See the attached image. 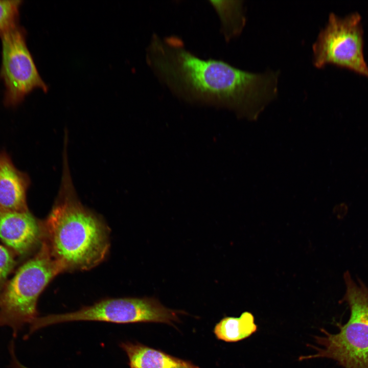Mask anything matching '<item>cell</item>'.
I'll list each match as a JSON object with an SVG mask.
<instances>
[{"mask_svg": "<svg viewBox=\"0 0 368 368\" xmlns=\"http://www.w3.org/2000/svg\"><path fill=\"white\" fill-rule=\"evenodd\" d=\"M146 61L159 82L176 96L231 108L250 118L257 117L278 94V72L251 73L221 60L201 58L175 35L153 34Z\"/></svg>", "mask_w": 368, "mask_h": 368, "instance_id": "1", "label": "cell"}, {"mask_svg": "<svg viewBox=\"0 0 368 368\" xmlns=\"http://www.w3.org/2000/svg\"><path fill=\"white\" fill-rule=\"evenodd\" d=\"M61 182L49 215L41 222V242L62 272L89 270L109 248V230L102 219L83 206L74 188L64 151Z\"/></svg>", "mask_w": 368, "mask_h": 368, "instance_id": "2", "label": "cell"}, {"mask_svg": "<svg viewBox=\"0 0 368 368\" xmlns=\"http://www.w3.org/2000/svg\"><path fill=\"white\" fill-rule=\"evenodd\" d=\"M346 286L341 301L347 303L350 317L344 324L336 323L335 334L321 329V336H315L319 347L316 353L302 356L300 360L327 358L343 368H368V288L360 280L356 283L349 271L343 274Z\"/></svg>", "mask_w": 368, "mask_h": 368, "instance_id": "3", "label": "cell"}, {"mask_svg": "<svg viewBox=\"0 0 368 368\" xmlns=\"http://www.w3.org/2000/svg\"><path fill=\"white\" fill-rule=\"evenodd\" d=\"M62 272L42 242L39 250L17 270L0 292V327H10L16 337L38 317V297L49 282Z\"/></svg>", "mask_w": 368, "mask_h": 368, "instance_id": "4", "label": "cell"}, {"mask_svg": "<svg viewBox=\"0 0 368 368\" xmlns=\"http://www.w3.org/2000/svg\"><path fill=\"white\" fill-rule=\"evenodd\" d=\"M184 312L170 309L152 297H126L102 300L92 305L63 314L38 317L32 324L34 331L49 326L79 321L116 324L159 323L173 325Z\"/></svg>", "mask_w": 368, "mask_h": 368, "instance_id": "5", "label": "cell"}, {"mask_svg": "<svg viewBox=\"0 0 368 368\" xmlns=\"http://www.w3.org/2000/svg\"><path fill=\"white\" fill-rule=\"evenodd\" d=\"M363 47L360 14L354 12L340 17L331 13L313 45V62L317 68L332 64L368 78Z\"/></svg>", "mask_w": 368, "mask_h": 368, "instance_id": "6", "label": "cell"}, {"mask_svg": "<svg viewBox=\"0 0 368 368\" xmlns=\"http://www.w3.org/2000/svg\"><path fill=\"white\" fill-rule=\"evenodd\" d=\"M1 38L0 78L5 87V105L16 106L35 88L46 92L47 86L40 76L27 48L25 30L17 24L5 32Z\"/></svg>", "mask_w": 368, "mask_h": 368, "instance_id": "7", "label": "cell"}, {"mask_svg": "<svg viewBox=\"0 0 368 368\" xmlns=\"http://www.w3.org/2000/svg\"><path fill=\"white\" fill-rule=\"evenodd\" d=\"M42 237L41 222L29 210L11 211L0 208V239L14 251L27 254Z\"/></svg>", "mask_w": 368, "mask_h": 368, "instance_id": "8", "label": "cell"}, {"mask_svg": "<svg viewBox=\"0 0 368 368\" xmlns=\"http://www.w3.org/2000/svg\"><path fill=\"white\" fill-rule=\"evenodd\" d=\"M30 185L28 175L15 167L5 150L0 151V208L11 211L29 210L27 193Z\"/></svg>", "mask_w": 368, "mask_h": 368, "instance_id": "9", "label": "cell"}, {"mask_svg": "<svg viewBox=\"0 0 368 368\" xmlns=\"http://www.w3.org/2000/svg\"><path fill=\"white\" fill-rule=\"evenodd\" d=\"M119 346L128 357L130 368H200L190 361L141 343L126 341Z\"/></svg>", "mask_w": 368, "mask_h": 368, "instance_id": "10", "label": "cell"}, {"mask_svg": "<svg viewBox=\"0 0 368 368\" xmlns=\"http://www.w3.org/2000/svg\"><path fill=\"white\" fill-rule=\"evenodd\" d=\"M220 21L221 32L226 41L239 35L246 22L241 1H210Z\"/></svg>", "mask_w": 368, "mask_h": 368, "instance_id": "11", "label": "cell"}, {"mask_svg": "<svg viewBox=\"0 0 368 368\" xmlns=\"http://www.w3.org/2000/svg\"><path fill=\"white\" fill-rule=\"evenodd\" d=\"M257 329L253 314L245 311L238 317L223 318L215 326L214 333L219 340L234 342L248 338Z\"/></svg>", "mask_w": 368, "mask_h": 368, "instance_id": "12", "label": "cell"}, {"mask_svg": "<svg viewBox=\"0 0 368 368\" xmlns=\"http://www.w3.org/2000/svg\"><path fill=\"white\" fill-rule=\"evenodd\" d=\"M21 1H0V36L18 24Z\"/></svg>", "mask_w": 368, "mask_h": 368, "instance_id": "13", "label": "cell"}, {"mask_svg": "<svg viewBox=\"0 0 368 368\" xmlns=\"http://www.w3.org/2000/svg\"><path fill=\"white\" fill-rule=\"evenodd\" d=\"M15 265L13 254L0 244V288H2Z\"/></svg>", "mask_w": 368, "mask_h": 368, "instance_id": "14", "label": "cell"}, {"mask_svg": "<svg viewBox=\"0 0 368 368\" xmlns=\"http://www.w3.org/2000/svg\"><path fill=\"white\" fill-rule=\"evenodd\" d=\"M11 356V365L12 368H28L22 364L17 359L15 353L14 342L12 341L9 347Z\"/></svg>", "mask_w": 368, "mask_h": 368, "instance_id": "15", "label": "cell"}]
</instances>
